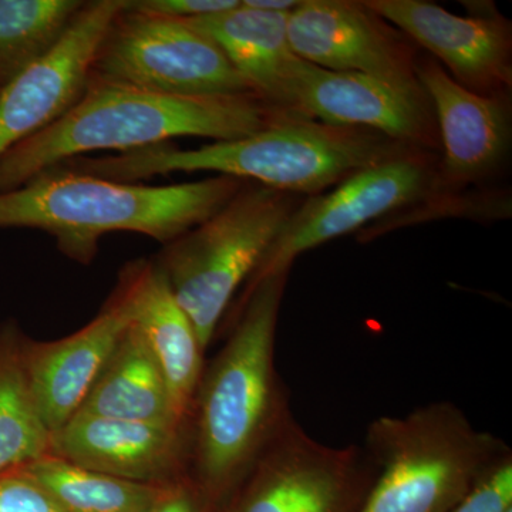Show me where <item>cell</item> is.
<instances>
[{"instance_id":"2","label":"cell","mask_w":512,"mask_h":512,"mask_svg":"<svg viewBox=\"0 0 512 512\" xmlns=\"http://www.w3.org/2000/svg\"><path fill=\"white\" fill-rule=\"evenodd\" d=\"M414 151L419 150L363 128L289 116L237 140L190 150L161 144L128 153L70 158L59 165L117 183H141L177 173L227 175L313 197L357 171Z\"/></svg>"},{"instance_id":"7","label":"cell","mask_w":512,"mask_h":512,"mask_svg":"<svg viewBox=\"0 0 512 512\" xmlns=\"http://www.w3.org/2000/svg\"><path fill=\"white\" fill-rule=\"evenodd\" d=\"M89 83L170 96H255L210 37L183 20L123 8L94 56Z\"/></svg>"},{"instance_id":"27","label":"cell","mask_w":512,"mask_h":512,"mask_svg":"<svg viewBox=\"0 0 512 512\" xmlns=\"http://www.w3.org/2000/svg\"><path fill=\"white\" fill-rule=\"evenodd\" d=\"M249 8L266 10V12L291 13L301 5L302 0H242Z\"/></svg>"},{"instance_id":"23","label":"cell","mask_w":512,"mask_h":512,"mask_svg":"<svg viewBox=\"0 0 512 512\" xmlns=\"http://www.w3.org/2000/svg\"><path fill=\"white\" fill-rule=\"evenodd\" d=\"M0 512H67L23 466L0 474Z\"/></svg>"},{"instance_id":"4","label":"cell","mask_w":512,"mask_h":512,"mask_svg":"<svg viewBox=\"0 0 512 512\" xmlns=\"http://www.w3.org/2000/svg\"><path fill=\"white\" fill-rule=\"evenodd\" d=\"M248 181L212 175L192 183H117L52 167L0 192V229H37L80 264L96 258L100 239L133 232L168 244L210 218Z\"/></svg>"},{"instance_id":"22","label":"cell","mask_w":512,"mask_h":512,"mask_svg":"<svg viewBox=\"0 0 512 512\" xmlns=\"http://www.w3.org/2000/svg\"><path fill=\"white\" fill-rule=\"evenodd\" d=\"M23 468L67 512H147L165 487L107 476L49 453Z\"/></svg>"},{"instance_id":"14","label":"cell","mask_w":512,"mask_h":512,"mask_svg":"<svg viewBox=\"0 0 512 512\" xmlns=\"http://www.w3.org/2000/svg\"><path fill=\"white\" fill-rule=\"evenodd\" d=\"M49 454L107 476L167 485L190 474V430L74 414L50 434Z\"/></svg>"},{"instance_id":"17","label":"cell","mask_w":512,"mask_h":512,"mask_svg":"<svg viewBox=\"0 0 512 512\" xmlns=\"http://www.w3.org/2000/svg\"><path fill=\"white\" fill-rule=\"evenodd\" d=\"M288 15L249 8L241 0L227 12L183 22L217 43L258 99L298 114L296 97L312 64L293 52Z\"/></svg>"},{"instance_id":"26","label":"cell","mask_w":512,"mask_h":512,"mask_svg":"<svg viewBox=\"0 0 512 512\" xmlns=\"http://www.w3.org/2000/svg\"><path fill=\"white\" fill-rule=\"evenodd\" d=\"M147 512H217V507L188 474L165 485Z\"/></svg>"},{"instance_id":"3","label":"cell","mask_w":512,"mask_h":512,"mask_svg":"<svg viewBox=\"0 0 512 512\" xmlns=\"http://www.w3.org/2000/svg\"><path fill=\"white\" fill-rule=\"evenodd\" d=\"M289 116L296 114L256 96H170L89 83L62 119L0 157V192L70 158L128 153L183 137L237 140Z\"/></svg>"},{"instance_id":"12","label":"cell","mask_w":512,"mask_h":512,"mask_svg":"<svg viewBox=\"0 0 512 512\" xmlns=\"http://www.w3.org/2000/svg\"><path fill=\"white\" fill-rule=\"evenodd\" d=\"M367 8L429 50L470 92L508 96L512 84L511 23L497 13L460 16L426 0H365Z\"/></svg>"},{"instance_id":"20","label":"cell","mask_w":512,"mask_h":512,"mask_svg":"<svg viewBox=\"0 0 512 512\" xmlns=\"http://www.w3.org/2000/svg\"><path fill=\"white\" fill-rule=\"evenodd\" d=\"M15 325L0 328V474L49 453L50 431L40 416Z\"/></svg>"},{"instance_id":"1","label":"cell","mask_w":512,"mask_h":512,"mask_svg":"<svg viewBox=\"0 0 512 512\" xmlns=\"http://www.w3.org/2000/svg\"><path fill=\"white\" fill-rule=\"evenodd\" d=\"M289 272L251 279L224 348L204 367L190 419V474L214 503L227 500L292 416L275 367Z\"/></svg>"},{"instance_id":"15","label":"cell","mask_w":512,"mask_h":512,"mask_svg":"<svg viewBox=\"0 0 512 512\" xmlns=\"http://www.w3.org/2000/svg\"><path fill=\"white\" fill-rule=\"evenodd\" d=\"M416 76L433 106L443 147L439 188L476 183L495 173L510 153L508 96L470 92L433 57L417 59Z\"/></svg>"},{"instance_id":"13","label":"cell","mask_w":512,"mask_h":512,"mask_svg":"<svg viewBox=\"0 0 512 512\" xmlns=\"http://www.w3.org/2000/svg\"><path fill=\"white\" fill-rule=\"evenodd\" d=\"M296 113L332 126L373 131L424 153L440 144L433 106L419 82H389L312 64L299 87Z\"/></svg>"},{"instance_id":"16","label":"cell","mask_w":512,"mask_h":512,"mask_svg":"<svg viewBox=\"0 0 512 512\" xmlns=\"http://www.w3.org/2000/svg\"><path fill=\"white\" fill-rule=\"evenodd\" d=\"M131 320L130 298L119 281L99 315L73 335L52 342L23 336V366L50 433L77 413Z\"/></svg>"},{"instance_id":"8","label":"cell","mask_w":512,"mask_h":512,"mask_svg":"<svg viewBox=\"0 0 512 512\" xmlns=\"http://www.w3.org/2000/svg\"><path fill=\"white\" fill-rule=\"evenodd\" d=\"M375 478L365 448L326 446L291 416L217 512H359Z\"/></svg>"},{"instance_id":"5","label":"cell","mask_w":512,"mask_h":512,"mask_svg":"<svg viewBox=\"0 0 512 512\" xmlns=\"http://www.w3.org/2000/svg\"><path fill=\"white\" fill-rule=\"evenodd\" d=\"M376 478L359 512H450L511 448L450 402L383 416L366 431Z\"/></svg>"},{"instance_id":"10","label":"cell","mask_w":512,"mask_h":512,"mask_svg":"<svg viewBox=\"0 0 512 512\" xmlns=\"http://www.w3.org/2000/svg\"><path fill=\"white\" fill-rule=\"evenodd\" d=\"M126 0H87L59 45L0 90V157L82 99L104 33Z\"/></svg>"},{"instance_id":"19","label":"cell","mask_w":512,"mask_h":512,"mask_svg":"<svg viewBox=\"0 0 512 512\" xmlns=\"http://www.w3.org/2000/svg\"><path fill=\"white\" fill-rule=\"evenodd\" d=\"M76 414L190 430L171 399L156 357L131 320Z\"/></svg>"},{"instance_id":"18","label":"cell","mask_w":512,"mask_h":512,"mask_svg":"<svg viewBox=\"0 0 512 512\" xmlns=\"http://www.w3.org/2000/svg\"><path fill=\"white\" fill-rule=\"evenodd\" d=\"M119 281L130 298L133 325L163 370L178 416L190 426L192 404L205 367V349L197 330L154 259L131 262Z\"/></svg>"},{"instance_id":"9","label":"cell","mask_w":512,"mask_h":512,"mask_svg":"<svg viewBox=\"0 0 512 512\" xmlns=\"http://www.w3.org/2000/svg\"><path fill=\"white\" fill-rule=\"evenodd\" d=\"M436 188L439 180L423 151L357 171L333 190L302 201L251 279L291 271L299 255L409 207Z\"/></svg>"},{"instance_id":"11","label":"cell","mask_w":512,"mask_h":512,"mask_svg":"<svg viewBox=\"0 0 512 512\" xmlns=\"http://www.w3.org/2000/svg\"><path fill=\"white\" fill-rule=\"evenodd\" d=\"M288 36L293 52L320 69L419 82L412 40L365 2L302 0L288 15Z\"/></svg>"},{"instance_id":"28","label":"cell","mask_w":512,"mask_h":512,"mask_svg":"<svg viewBox=\"0 0 512 512\" xmlns=\"http://www.w3.org/2000/svg\"><path fill=\"white\" fill-rule=\"evenodd\" d=\"M510 512H512V510Z\"/></svg>"},{"instance_id":"25","label":"cell","mask_w":512,"mask_h":512,"mask_svg":"<svg viewBox=\"0 0 512 512\" xmlns=\"http://www.w3.org/2000/svg\"><path fill=\"white\" fill-rule=\"evenodd\" d=\"M241 0H127L128 8L175 20H194L237 8Z\"/></svg>"},{"instance_id":"6","label":"cell","mask_w":512,"mask_h":512,"mask_svg":"<svg viewBox=\"0 0 512 512\" xmlns=\"http://www.w3.org/2000/svg\"><path fill=\"white\" fill-rule=\"evenodd\" d=\"M306 197L248 181L210 218L163 245L154 262L207 350L241 286L254 276Z\"/></svg>"},{"instance_id":"21","label":"cell","mask_w":512,"mask_h":512,"mask_svg":"<svg viewBox=\"0 0 512 512\" xmlns=\"http://www.w3.org/2000/svg\"><path fill=\"white\" fill-rule=\"evenodd\" d=\"M87 0H0V90L52 52Z\"/></svg>"},{"instance_id":"24","label":"cell","mask_w":512,"mask_h":512,"mask_svg":"<svg viewBox=\"0 0 512 512\" xmlns=\"http://www.w3.org/2000/svg\"><path fill=\"white\" fill-rule=\"evenodd\" d=\"M512 510V457L494 468L450 512H510Z\"/></svg>"}]
</instances>
